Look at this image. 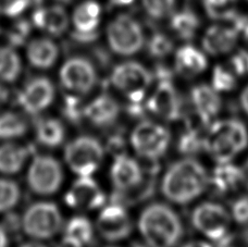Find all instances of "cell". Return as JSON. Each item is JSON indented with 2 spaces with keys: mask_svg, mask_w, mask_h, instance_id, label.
I'll list each match as a JSON object with an SVG mask.
<instances>
[{
  "mask_svg": "<svg viewBox=\"0 0 248 247\" xmlns=\"http://www.w3.org/2000/svg\"><path fill=\"white\" fill-rule=\"evenodd\" d=\"M55 98V86L47 77L31 80L16 96V103L30 114L39 113L49 107Z\"/></svg>",
  "mask_w": 248,
  "mask_h": 247,
  "instance_id": "14",
  "label": "cell"
},
{
  "mask_svg": "<svg viewBox=\"0 0 248 247\" xmlns=\"http://www.w3.org/2000/svg\"><path fill=\"white\" fill-rule=\"evenodd\" d=\"M147 15L154 20H162L170 16L174 10L175 0H141Z\"/></svg>",
  "mask_w": 248,
  "mask_h": 247,
  "instance_id": "36",
  "label": "cell"
},
{
  "mask_svg": "<svg viewBox=\"0 0 248 247\" xmlns=\"http://www.w3.org/2000/svg\"><path fill=\"white\" fill-rule=\"evenodd\" d=\"M230 68L236 77H248V51L238 50L230 59Z\"/></svg>",
  "mask_w": 248,
  "mask_h": 247,
  "instance_id": "41",
  "label": "cell"
},
{
  "mask_svg": "<svg viewBox=\"0 0 248 247\" xmlns=\"http://www.w3.org/2000/svg\"><path fill=\"white\" fill-rule=\"evenodd\" d=\"M22 70L21 59L12 47H0V80L3 82H15L19 77Z\"/></svg>",
  "mask_w": 248,
  "mask_h": 247,
  "instance_id": "28",
  "label": "cell"
},
{
  "mask_svg": "<svg viewBox=\"0 0 248 247\" xmlns=\"http://www.w3.org/2000/svg\"><path fill=\"white\" fill-rule=\"evenodd\" d=\"M154 81L153 73L136 61H125L112 70V85L127 97L128 101L145 100Z\"/></svg>",
  "mask_w": 248,
  "mask_h": 247,
  "instance_id": "6",
  "label": "cell"
},
{
  "mask_svg": "<svg viewBox=\"0 0 248 247\" xmlns=\"http://www.w3.org/2000/svg\"><path fill=\"white\" fill-rule=\"evenodd\" d=\"M31 30H32V24L26 20L16 22L7 34V39L11 47H20L23 45L30 36Z\"/></svg>",
  "mask_w": 248,
  "mask_h": 247,
  "instance_id": "37",
  "label": "cell"
},
{
  "mask_svg": "<svg viewBox=\"0 0 248 247\" xmlns=\"http://www.w3.org/2000/svg\"><path fill=\"white\" fill-rule=\"evenodd\" d=\"M120 114V106L117 100L107 94H103L86 105L85 118L100 127L113 124Z\"/></svg>",
  "mask_w": 248,
  "mask_h": 247,
  "instance_id": "20",
  "label": "cell"
},
{
  "mask_svg": "<svg viewBox=\"0 0 248 247\" xmlns=\"http://www.w3.org/2000/svg\"><path fill=\"white\" fill-rule=\"evenodd\" d=\"M207 15L218 21H230L235 16L237 0H202Z\"/></svg>",
  "mask_w": 248,
  "mask_h": 247,
  "instance_id": "31",
  "label": "cell"
},
{
  "mask_svg": "<svg viewBox=\"0 0 248 247\" xmlns=\"http://www.w3.org/2000/svg\"><path fill=\"white\" fill-rule=\"evenodd\" d=\"M201 25L198 16L193 11L185 10L172 13L170 26L176 36L185 42H189L195 38Z\"/></svg>",
  "mask_w": 248,
  "mask_h": 247,
  "instance_id": "26",
  "label": "cell"
},
{
  "mask_svg": "<svg viewBox=\"0 0 248 247\" xmlns=\"http://www.w3.org/2000/svg\"><path fill=\"white\" fill-rule=\"evenodd\" d=\"M146 101L148 111L166 121H178L184 111L182 98L172 82L158 83L153 95Z\"/></svg>",
  "mask_w": 248,
  "mask_h": 247,
  "instance_id": "12",
  "label": "cell"
},
{
  "mask_svg": "<svg viewBox=\"0 0 248 247\" xmlns=\"http://www.w3.org/2000/svg\"><path fill=\"white\" fill-rule=\"evenodd\" d=\"M139 229L152 247H174L183 235L179 215L166 204L154 202L141 211Z\"/></svg>",
  "mask_w": 248,
  "mask_h": 247,
  "instance_id": "2",
  "label": "cell"
},
{
  "mask_svg": "<svg viewBox=\"0 0 248 247\" xmlns=\"http://www.w3.org/2000/svg\"><path fill=\"white\" fill-rule=\"evenodd\" d=\"M105 194L91 175L79 176L65 195V202L72 208L93 210L103 206Z\"/></svg>",
  "mask_w": 248,
  "mask_h": 247,
  "instance_id": "15",
  "label": "cell"
},
{
  "mask_svg": "<svg viewBox=\"0 0 248 247\" xmlns=\"http://www.w3.org/2000/svg\"><path fill=\"white\" fill-rule=\"evenodd\" d=\"M243 34H244V37L246 39V42L248 43V25L246 26V29L244 30V32H243Z\"/></svg>",
  "mask_w": 248,
  "mask_h": 247,
  "instance_id": "55",
  "label": "cell"
},
{
  "mask_svg": "<svg viewBox=\"0 0 248 247\" xmlns=\"http://www.w3.org/2000/svg\"><path fill=\"white\" fill-rule=\"evenodd\" d=\"M4 224H6V226H4L3 228L4 229H11V230H16L17 229V227H19V224H20V222H19V220H17V218L16 217V215H9L8 217H7V219L4 220Z\"/></svg>",
  "mask_w": 248,
  "mask_h": 247,
  "instance_id": "45",
  "label": "cell"
},
{
  "mask_svg": "<svg viewBox=\"0 0 248 247\" xmlns=\"http://www.w3.org/2000/svg\"><path fill=\"white\" fill-rule=\"evenodd\" d=\"M30 3L31 0H0V15L16 16L24 12Z\"/></svg>",
  "mask_w": 248,
  "mask_h": 247,
  "instance_id": "39",
  "label": "cell"
},
{
  "mask_svg": "<svg viewBox=\"0 0 248 247\" xmlns=\"http://www.w3.org/2000/svg\"><path fill=\"white\" fill-rule=\"evenodd\" d=\"M107 39L111 50L124 57L140 52L145 44L144 31L140 24L127 15H118L110 22L107 28Z\"/></svg>",
  "mask_w": 248,
  "mask_h": 247,
  "instance_id": "5",
  "label": "cell"
},
{
  "mask_svg": "<svg viewBox=\"0 0 248 247\" xmlns=\"http://www.w3.org/2000/svg\"><path fill=\"white\" fill-rule=\"evenodd\" d=\"M179 152L184 156L193 157L205 151V135L194 127L186 129L178 142Z\"/></svg>",
  "mask_w": 248,
  "mask_h": 247,
  "instance_id": "30",
  "label": "cell"
},
{
  "mask_svg": "<svg viewBox=\"0 0 248 247\" xmlns=\"http://www.w3.org/2000/svg\"><path fill=\"white\" fill-rule=\"evenodd\" d=\"M190 105L203 124L209 125L222 108L220 93L207 84L194 86L189 94Z\"/></svg>",
  "mask_w": 248,
  "mask_h": 247,
  "instance_id": "16",
  "label": "cell"
},
{
  "mask_svg": "<svg viewBox=\"0 0 248 247\" xmlns=\"http://www.w3.org/2000/svg\"><path fill=\"white\" fill-rule=\"evenodd\" d=\"M240 32L232 23L230 25L216 24L203 34L202 45L203 50L211 56H221L232 51L236 46Z\"/></svg>",
  "mask_w": 248,
  "mask_h": 247,
  "instance_id": "17",
  "label": "cell"
},
{
  "mask_svg": "<svg viewBox=\"0 0 248 247\" xmlns=\"http://www.w3.org/2000/svg\"><path fill=\"white\" fill-rule=\"evenodd\" d=\"M109 1L114 4V6H128L134 0H109Z\"/></svg>",
  "mask_w": 248,
  "mask_h": 247,
  "instance_id": "50",
  "label": "cell"
},
{
  "mask_svg": "<svg viewBox=\"0 0 248 247\" xmlns=\"http://www.w3.org/2000/svg\"><path fill=\"white\" fill-rule=\"evenodd\" d=\"M28 59L37 69H49L58 58L59 49L55 42L49 38H37L30 42L28 46Z\"/></svg>",
  "mask_w": 248,
  "mask_h": 247,
  "instance_id": "23",
  "label": "cell"
},
{
  "mask_svg": "<svg viewBox=\"0 0 248 247\" xmlns=\"http://www.w3.org/2000/svg\"><path fill=\"white\" fill-rule=\"evenodd\" d=\"M236 74L231 68L224 65H217L212 71L211 86L219 93H228L233 91L237 85Z\"/></svg>",
  "mask_w": 248,
  "mask_h": 247,
  "instance_id": "33",
  "label": "cell"
},
{
  "mask_svg": "<svg viewBox=\"0 0 248 247\" xmlns=\"http://www.w3.org/2000/svg\"><path fill=\"white\" fill-rule=\"evenodd\" d=\"M110 247H114V246H110Z\"/></svg>",
  "mask_w": 248,
  "mask_h": 247,
  "instance_id": "56",
  "label": "cell"
},
{
  "mask_svg": "<svg viewBox=\"0 0 248 247\" xmlns=\"http://www.w3.org/2000/svg\"><path fill=\"white\" fill-rule=\"evenodd\" d=\"M108 151L113 154L114 157L122 155L124 154V149H125V140H124L123 136L121 134H116L110 136L107 143Z\"/></svg>",
  "mask_w": 248,
  "mask_h": 247,
  "instance_id": "42",
  "label": "cell"
},
{
  "mask_svg": "<svg viewBox=\"0 0 248 247\" xmlns=\"http://www.w3.org/2000/svg\"><path fill=\"white\" fill-rule=\"evenodd\" d=\"M240 103L242 106V109L244 110V112L248 116V84L242 92L240 97Z\"/></svg>",
  "mask_w": 248,
  "mask_h": 247,
  "instance_id": "46",
  "label": "cell"
},
{
  "mask_svg": "<svg viewBox=\"0 0 248 247\" xmlns=\"http://www.w3.org/2000/svg\"><path fill=\"white\" fill-rule=\"evenodd\" d=\"M64 159L74 173L92 175L104 159L103 145L92 136H79L66 145Z\"/></svg>",
  "mask_w": 248,
  "mask_h": 247,
  "instance_id": "7",
  "label": "cell"
},
{
  "mask_svg": "<svg viewBox=\"0 0 248 247\" xmlns=\"http://www.w3.org/2000/svg\"><path fill=\"white\" fill-rule=\"evenodd\" d=\"M241 236H242V240H243V242H244L245 244H247V245H248V224H246L245 228H244V230L242 231V234H241Z\"/></svg>",
  "mask_w": 248,
  "mask_h": 247,
  "instance_id": "51",
  "label": "cell"
},
{
  "mask_svg": "<svg viewBox=\"0 0 248 247\" xmlns=\"http://www.w3.org/2000/svg\"><path fill=\"white\" fill-rule=\"evenodd\" d=\"M182 247H212V246L209 243H206V242L194 241V242H189V243L183 245Z\"/></svg>",
  "mask_w": 248,
  "mask_h": 247,
  "instance_id": "48",
  "label": "cell"
},
{
  "mask_svg": "<svg viewBox=\"0 0 248 247\" xmlns=\"http://www.w3.org/2000/svg\"><path fill=\"white\" fill-rule=\"evenodd\" d=\"M209 184L218 195L236 191L243 184L242 168L231 164V161L218 164L209 175Z\"/></svg>",
  "mask_w": 248,
  "mask_h": 247,
  "instance_id": "22",
  "label": "cell"
},
{
  "mask_svg": "<svg viewBox=\"0 0 248 247\" xmlns=\"http://www.w3.org/2000/svg\"><path fill=\"white\" fill-rule=\"evenodd\" d=\"M62 216L54 202L39 201L31 205L22 218V228L31 237L50 239L62 227Z\"/></svg>",
  "mask_w": 248,
  "mask_h": 247,
  "instance_id": "8",
  "label": "cell"
},
{
  "mask_svg": "<svg viewBox=\"0 0 248 247\" xmlns=\"http://www.w3.org/2000/svg\"><path fill=\"white\" fill-rule=\"evenodd\" d=\"M247 1H248V0H247Z\"/></svg>",
  "mask_w": 248,
  "mask_h": 247,
  "instance_id": "57",
  "label": "cell"
},
{
  "mask_svg": "<svg viewBox=\"0 0 248 247\" xmlns=\"http://www.w3.org/2000/svg\"><path fill=\"white\" fill-rule=\"evenodd\" d=\"M133 247H152V246L148 245L147 243H146V244H141V243H135V244H133Z\"/></svg>",
  "mask_w": 248,
  "mask_h": 247,
  "instance_id": "54",
  "label": "cell"
},
{
  "mask_svg": "<svg viewBox=\"0 0 248 247\" xmlns=\"http://www.w3.org/2000/svg\"><path fill=\"white\" fill-rule=\"evenodd\" d=\"M21 247H47L42 243H37V242H30V243H25Z\"/></svg>",
  "mask_w": 248,
  "mask_h": 247,
  "instance_id": "52",
  "label": "cell"
},
{
  "mask_svg": "<svg viewBox=\"0 0 248 247\" xmlns=\"http://www.w3.org/2000/svg\"><path fill=\"white\" fill-rule=\"evenodd\" d=\"M36 138L44 146L57 147L64 140V126L57 119H41L36 122Z\"/></svg>",
  "mask_w": 248,
  "mask_h": 247,
  "instance_id": "27",
  "label": "cell"
},
{
  "mask_svg": "<svg viewBox=\"0 0 248 247\" xmlns=\"http://www.w3.org/2000/svg\"><path fill=\"white\" fill-rule=\"evenodd\" d=\"M63 171L58 160L50 156H36L28 172L30 188L38 195H51L58 191Z\"/></svg>",
  "mask_w": 248,
  "mask_h": 247,
  "instance_id": "10",
  "label": "cell"
},
{
  "mask_svg": "<svg viewBox=\"0 0 248 247\" xmlns=\"http://www.w3.org/2000/svg\"><path fill=\"white\" fill-rule=\"evenodd\" d=\"M65 235L73 237L84 245L93 240L94 230L91 221L85 217H74L66 224Z\"/></svg>",
  "mask_w": 248,
  "mask_h": 247,
  "instance_id": "32",
  "label": "cell"
},
{
  "mask_svg": "<svg viewBox=\"0 0 248 247\" xmlns=\"http://www.w3.org/2000/svg\"><path fill=\"white\" fill-rule=\"evenodd\" d=\"M247 146V127L237 119L211 123L205 135V151L218 164L230 162Z\"/></svg>",
  "mask_w": 248,
  "mask_h": 247,
  "instance_id": "3",
  "label": "cell"
},
{
  "mask_svg": "<svg viewBox=\"0 0 248 247\" xmlns=\"http://www.w3.org/2000/svg\"><path fill=\"white\" fill-rule=\"evenodd\" d=\"M231 217L242 226L248 224V196H241L233 201Z\"/></svg>",
  "mask_w": 248,
  "mask_h": 247,
  "instance_id": "40",
  "label": "cell"
},
{
  "mask_svg": "<svg viewBox=\"0 0 248 247\" xmlns=\"http://www.w3.org/2000/svg\"><path fill=\"white\" fill-rule=\"evenodd\" d=\"M62 85L71 92L85 94L95 86L97 72L90 60L83 57H73L60 70Z\"/></svg>",
  "mask_w": 248,
  "mask_h": 247,
  "instance_id": "11",
  "label": "cell"
},
{
  "mask_svg": "<svg viewBox=\"0 0 248 247\" xmlns=\"http://www.w3.org/2000/svg\"><path fill=\"white\" fill-rule=\"evenodd\" d=\"M32 22L36 28L59 36L68 29L69 17L61 6L41 7L34 11Z\"/></svg>",
  "mask_w": 248,
  "mask_h": 247,
  "instance_id": "21",
  "label": "cell"
},
{
  "mask_svg": "<svg viewBox=\"0 0 248 247\" xmlns=\"http://www.w3.org/2000/svg\"><path fill=\"white\" fill-rule=\"evenodd\" d=\"M112 183L118 191H127L139 185L144 179L141 165L125 154L114 157L110 171Z\"/></svg>",
  "mask_w": 248,
  "mask_h": 247,
  "instance_id": "18",
  "label": "cell"
},
{
  "mask_svg": "<svg viewBox=\"0 0 248 247\" xmlns=\"http://www.w3.org/2000/svg\"><path fill=\"white\" fill-rule=\"evenodd\" d=\"M231 219V214L223 206L212 201L196 206L190 216L193 227L212 242L228 234Z\"/></svg>",
  "mask_w": 248,
  "mask_h": 247,
  "instance_id": "9",
  "label": "cell"
},
{
  "mask_svg": "<svg viewBox=\"0 0 248 247\" xmlns=\"http://www.w3.org/2000/svg\"><path fill=\"white\" fill-rule=\"evenodd\" d=\"M19 185L11 180L0 179V213L13 208L20 201Z\"/></svg>",
  "mask_w": 248,
  "mask_h": 247,
  "instance_id": "34",
  "label": "cell"
},
{
  "mask_svg": "<svg viewBox=\"0 0 248 247\" xmlns=\"http://www.w3.org/2000/svg\"><path fill=\"white\" fill-rule=\"evenodd\" d=\"M131 144L137 155L143 159L159 160L169 149L171 133L160 123L144 120L133 130Z\"/></svg>",
  "mask_w": 248,
  "mask_h": 247,
  "instance_id": "4",
  "label": "cell"
},
{
  "mask_svg": "<svg viewBox=\"0 0 248 247\" xmlns=\"http://www.w3.org/2000/svg\"><path fill=\"white\" fill-rule=\"evenodd\" d=\"M208 67L207 57L192 45H184L175 52L174 70L183 77H194L202 74Z\"/></svg>",
  "mask_w": 248,
  "mask_h": 247,
  "instance_id": "19",
  "label": "cell"
},
{
  "mask_svg": "<svg viewBox=\"0 0 248 247\" xmlns=\"http://www.w3.org/2000/svg\"><path fill=\"white\" fill-rule=\"evenodd\" d=\"M97 230L109 242L126 239L132 232V222L125 207L117 202L105 207L97 219Z\"/></svg>",
  "mask_w": 248,
  "mask_h": 247,
  "instance_id": "13",
  "label": "cell"
},
{
  "mask_svg": "<svg viewBox=\"0 0 248 247\" xmlns=\"http://www.w3.org/2000/svg\"><path fill=\"white\" fill-rule=\"evenodd\" d=\"M0 247H8V235L6 229L0 226Z\"/></svg>",
  "mask_w": 248,
  "mask_h": 247,
  "instance_id": "47",
  "label": "cell"
},
{
  "mask_svg": "<svg viewBox=\"0 0 248 247\" xmlns=\"http://www.w3.org/2000/svg\"><path fill=\"white\" fill-rule=\"evenodd\" d=\"M85 108L86 106H84L78 97L68 96L64 100L63 113L69 121L78 123L85 118Z\"/></svg>",
  "mask_w": 248,
  "mask_h": 247,
  "instance_id": "38",
  "label": "cell"
},
{
  "mask_svg": "<svg viewBox=\"0 0 248 247\" xmlns=\"http://www.w3.org/2000/svg\"><path fill=\"white\" fill-rule=\"evenodd\" d=\"M101 8L96 1L87 0L75 9L73 13L74 32L81 34H94L97 33L100 22Z\"/></svg>",
  "mask_w": 248,
  "mask_h": 247,
  "instance_id": "24",
  "label": "cell"
},
{
  "mask_svg": "<svg viewBox=\"0 0 248 247\" xmlns=\"http://www.w3.org/2000/svg\"><path fill=\"white\" fill-rule=\"evenodd\" d=\"M242 174H243V184L248 188V159L246 160L244 167L242 168Z\"/></svg>",
  "mask_w": 248,
  "mask_h": 247,
  "instance_id": "49",
  "label": "cell"
},
{
  "mask_svg": "<svg viewBox=\"0 0 248 247\" xmlns=\"http://www.w3.org/2000/svg\"><path fill=\"white\" fill-rule=\"evenodd\" d=\"M209 175L201 162L193 157L174 162L163 175L161 192L176 205H187L206 191Z\"/></svg>",
  "mask_w": 248,
  "mask_h": 247,
  "instance_id": "1",
  "label": "cell"
},
{
  "mask_svg": "<svg viewBox=\"0 0 248 247\" xmlns=\"http://www.w3.org/2000/svg\"><path fill=\"white\" fill-rule=\"evenodd\" d=\"M28 122L23 116L15 112L0 114V139H17L28 132Z\"/></svg>",
  "mask_w": 248,
  "mask_h": 247,
  "instance_id": "29",
  "label": "cell"
},
{
  "mask_svg": "<svg viewBox=\"0 0 248 247\" xmlns=\"http://www.w3.org/2000/svg\"><path fill=\"white\" fill-rule=\"evenodd\" d=\"M147 49L153 58L162 59L173 51V43L168 35L163 33H155L149 38Z\"/></svg>",
  "mask_w": 248,
  "mask_h": 247,
  "instance_id": "35",
  "label": "cell"
},
{
  "mask_svg": "<svg viewBox=\"0 0 248 247\" xmlns=\"http://www.w3.org/2000/svg\"><path fill=\"white\" fill-rule=\"evenodd\" d=\"M31 154V148L7 143L0 146V172L6 174L17 173Z\"/></svg>",
  "mask_w": 248,
  "mask_h": 247,
  "instance_id": "25",
  "label": "cell"
},
{
  "mask_svg": "<svg viewBox=\"0 0 248 247\" xmlns=\"http://www.w3.org/2000/svg\"><path fill=\"white\" fill-rule=\"evenodd\" d=\"M57 247H83V244L73 237L65 235Z\"/></svg>",
  "mask_w": 248,
  "mask_h": 247,
  "instance_id": "44",
  "label": "cell"
},
{
  "mask_svg": "<svg viewBox=\"0 0 248 247\" xmlns=\"http://www.w3.org/2000/svg\"><path fill=\"white\" fill-rule=\"evenodd\" d=\"M6 97H7V91L4 90L1 85H0V104H1L2 101L6 99Z\"/></svg>",
  "mask_w": 248,
  "mask_h": 247,
  "instance_id": "53",
  "label": "cell"
},
{
  "mask_svg": "<svg viewBox=\"0 0 248 247\" xmlns=\"http://www.w3.org/2000/svg\"><path fill=\"white\" fill-rule=\"evenodd\" d=\"M153 73L154 80H157L158 83L160 82H172L173 78V71L167 65L159 63L155 67V70Z\"/></svg>",
  "mask_w": 248,
  "mask_h": 247,
  "instance_id": "43",
  "label": "cell"
}]
</instances>
